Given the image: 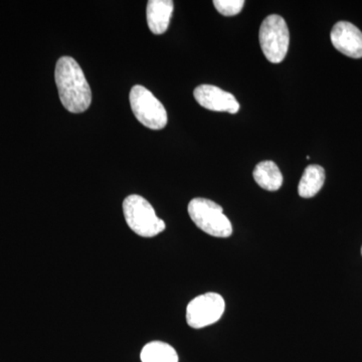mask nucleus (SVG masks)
<instances>
[{
  "label": "nucleus",
  "mask_w": 362,
  "mask_h": 362,
  "mask_svg": "<svg viewBox=\"0 0 362 362\" xmlns=\"http://www.w3.org/2000/svg\"><path fill=\"white\" fill-rule=\"evenodd\" d=\"M173 0H150L147 4L146 18L149 30L154 35H163L168 30L173 13Z\"/></svg>",
  "instance_id": "9"
},
{
  "label": "nucleus",
  "mask_w": 362,
  "mask_h": 362,
  "mask_svg": "<svg viewBox=\"0 0 362 362\" xmlns=\"http://www.w3.org/2000/svg\"><path fill=\"white\" fill-rule=\"evenodd\" d=\"M226 302L218 293H206L189 302L187 322L194 329H201L218 322L225 313Z\"/></svg>",
  "instance_id": "6"
},
{
  "label": "nucleus",
  "mask_w": 362,
  "mask_h": 362,
  "mask_svg": "<svg viewBox=\"0 0 362 362\" xmlns=\"http://www.w3.org/2000/svg\"><path fill=\"white\" fill-rule=\"evenodd\" d=\"M361 255H362V247H361Z\"/></svg>",
  "instance_id": "14"
},
{
  "label": "nucleus",
  "mask_w": 362,
  "mask_h": 362,
  "mask_svg": "<svg viewBox=\"0 0 362 362\" xmlns=\"http://www.w3.org/2000/svg\"><path fill=\"white\" fill-rule=\"evenodd\" d=\"M188 214L202 232L216 238H228L233 233V226L223 213V207L209 199L197 197L189 202Z\"/></svg>",
  "instance_id": "3"
},
{
  "label": "nucleus",
  "mask_w": 362,
  "mask_h": 362,
  "mask_svg": "<svg viewBox=\"0 0 362 362\" xmlns=\"http://www.w3.org/2000/svg\"><path fill=\"white\" fill-rule=\"evenodd\" d=\"M216 11L225 16H233L239 14L244 8V0H214Z\"/></svg>",
  "instance_id": "13"
},
{
  "label": "nucleus",
  "mask_w": 362,
  "mask_h": 362,
  "mask_svg": "<svg viewBox=\"0 0 362 362\" xmlns=\"http://www.w3.org/2000/svg\"><path fill=\"white\" fill-rule=\"evenodd\" d=\"M54 80L59 99L71 113H83L89 109L92 90L84 71L71 57H63L57 63Z\"/></svg>",
  "instance_id": "1"
},
{
  "label": "nucleus",
  "mask_w": 362,
  "mask_h": 362,
  "mask_svg": "<svg viewBox=\"0 0 362 362\" xmlns=\"http://www.w3.org/2000/svg\"><path fill=\"white\" fill-rule=\"evenodd\" d=\"M252 175L259 187L269 192H276L282 187V173L275 162L270 160L259 162L255 168Z\"/></svg>",
  "instance_id": "10"
},
{
  "label": "nucleus",
  "mask_w": 362,
  "mask_h": 362,
  "mask_svg": "<svg viewBox=\"0 0 362 362\" xmlns=\"http://www.w3.org/2000/svg\"><path fill=\"white\" fill-rule=\"evenodd\" d=\"M324 181L325 170L322 166L316 164L307 166L298 185V194L303 199H311L320 192Z\"/></svg>",
  "instance_id": "11"
},
{
  "label": "nucleus",
  "mask_w": 362,
  "mask_h": 362,
  "mask_svg": "<svg viewBox=\"0 0 362 362\" xmlns=\"http://www.w3.org/2000/svg\"><path fill=\"white\" fill-rule=\"evenodd\" d=\"M123 214L131 230L140 237L153 238L165 230V223L156 216L149 202L140 195H129L124 199Z\"/></svg>",
  "instance_id": "2"
},
{
  "label": "nucleus",
  "mask_w": 362,
  "mask_h": 362,
  "mask_svg": "<svg viewBox=\"0 0 362 362\" xmlns=\"http://www.w3.org/2000/svg\"><path fill=\"white\" fill-rule=\"evenodd\" d=\"M130 105L133 114L145 127L161 130L168 124V112L161 102L148 89L136 85L131 89Z\"/></svg>",
  "instance_id": "5"
},
{
  "label": "nucleus",
  "mask_w": 362,
  "mask_h": 362,
  "mask_svg": "<svg viewBox=\"0 0 362 362\" xmlns=\"http://www.w3.org/2000/svg\"><path fill=\"white\" fill-rule=\"evenodd\" d=\"M142 362H178L176 350L165 342L152 341L142 349Z\"/></svg>",
  "instance_id": "12"
},
{
  "label": "nucleus",
  "mask_w": 362,
  "mask_h": 362,
  "mask_svg": "<svg viewBox=\"0 0 362 362\" xmlns=\"http://www.w3.org/2000/svg\"><path fill=\"white\" fill-rule=\"evenodd\" d=\"M335 49L352 59L362 58V33L349 21H339L330 35Z\"/></svg>",
  "instance_id": "8"
},
{
  "label": "nucleus",
  "mask_w": 362,
  "mask_h": 362,
  "mask_svg": "<svg viewBox=\"0 0 362 362\" xmlns=\"http://www.w3.org/2000/svg\"><path fill=\"white\" fill-rule=\"evenodd\" d=\"M194 96L197 103L207 110L237 114L240 104L230 93L213 85H201L195 88Z\"/></svg>",
  "instance_id": "7"
},
{
  "label": "nucleus",
  "mask_w": 362,
  "mask_h": 362,
  "mask_svg": "<svg viewBox=\"0 0 362 362\" xmlns=\"http://www.w3.org/2000/svg\"><path fill=\"white\" fill-rule=\"evenodd\" d=\"M259 40L264 56L269 62L282 63L290 44L289 28L284 18L278 14L267 16L259 28Z\"/></svg>",
  "instance_id": "4"
}]
</instances>
